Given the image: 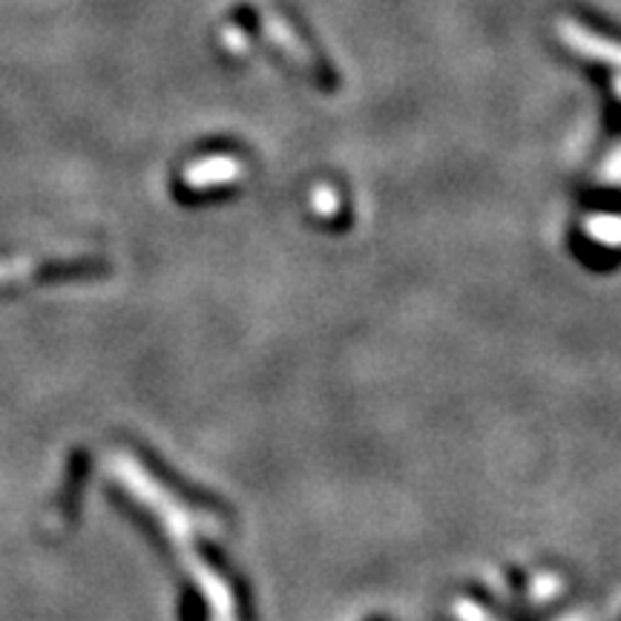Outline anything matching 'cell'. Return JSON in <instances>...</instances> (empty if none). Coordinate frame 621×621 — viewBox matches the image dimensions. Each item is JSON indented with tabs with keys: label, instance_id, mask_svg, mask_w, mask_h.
<instances>
[{
	"label": "cell",
	"instance_id": "cell-1",
	"mask_svg": "<svg viewBox=\"0 0 621 621\" xmlns=\"http://www.w3.org/2000/svg\"><path fill=\"white\" fill-rule=\"evenodd\" d=\"M590 234L596 236V239H601V242L608 245H619L621 242V219H613V216H599L596 221H590Z\"/></svg>",
	"mask_w": 621,
	"mask_h": 621
}]
</instances>
